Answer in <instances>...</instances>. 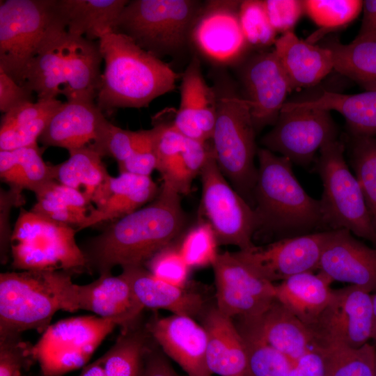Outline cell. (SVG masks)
Listing matches in <instances>:
<instances>
[{
  "instance_id": "6da1fadb",
  "label": "cell",
  "mask_w": 376,
  "mask_h": 376,
  "mask_svg": "<svg viewBox=\"0 0 376 376\" xmlns=\"http://www.w3.org/2000/svg\"><path fill=\"white\" fill-rule=\"evenodd\" d=\"M185 224L180 194L163 183L154 201L115 220L81 249L89 273L144 265L180 235Z\"/></svg>"
},
{
  "instance_id": "7a4b0ae2",
  "label": "cell",
  "mask_w": 376,
  "mask_h": 376,
  "mask_svg": "<svg viewBox=\"0 0 376 376\" xmlns=\"http://www.w3.org/2000/svg\"><path fill=\"white\" fill-rule=\"evenodd\" d=\"M98 41L104 70L96 104L102 112L145 107L175 89L178 74L126 36L111 30Z\"/></svg>"
},
{
  "instance_id": "3957f363",
  "label": "cell",
  "mask_w": 376,
  "mask_h": 376,
  "mask_svg": "<svg viewBox=\"0 0 376 376\" xmlns=\"http://www.w3.org/2000/svg\"><path fill=\"white\" fill-rule=\"evenodd\" d=\"M257 180L253 190L258 229L278 240L306 235L324 226L320 200L311 197L292 171L290 160L258 148Z\"/></svg>"
},
{
  "instance_id": "277c9868",
  "label": "cell",
  "mask_w": 376,
  "mask_h": 376,
  "mask_svg": "<svg viewBox=\"0 0 376 376\" xmlns=\"http://www.w3.org/2000/svg\"><path fill=\"white\" fill-rule=\"evenodd\" d=\"M73 273L24 270L0 274V336L36 330L42 334L58 311L79 309Z\"/></svg>"
},
{
  "instance_id": "5b68a950",
  "label": "cell",
  "mask_w": 376,
  "mask_h": 376,
  "mask_svg": "<svg viewBox=\"0 0 376 376\" xmlns=\"http://www.w3.org/2000/svg\"><path fill=\"white\" fill-rule=\"evenodd\" d=\"M214 77L217 115L211 141L216 160L232 187L253 207L258 148L250 107L226 74Z\"/></svg>"
},
{
  "instance_id": "8992f818",
  "label": "cell",
  "mask_w": 376,
  "mask_h": 376,
  "mask_svg": "<svg viewBox=\"0 0 376 376\" xmlns=\"http://www.w3.org/2000/svg\"><path fill=\"white\" fill-rule=\"evenodd\" d=\"M66 33L56 0L1 1L0 70L25 86L33 58Z\"/></svg>"
},
{
  "instance_id": "52a82bcc",
  "label": "cell",
  "mask_w": 376,
  "mask_h": 376,
  "mask_svg": "<svg viewBox=\"0 0 376 376\" xmlns=\"http://www.w3.org/2000/svg\"><path fill=\"white\" fill-rule=\"evenodd\" d=\"M204 3L197 0H132L112 31L126 36L159 58L186 49Z\"/></svg>"
},
{
  "instance_id": "ba28073f",
  "label": "cell",
  "mask_w": 376,
  "mask_h": 376,
  "mask_svg": "<svg viewBox=\"0 0 376 376\" xmlns=\"http://www.w3.org/2000/svg\"><path fill=\"white\" fill-rule=\"evenodd\" d=\"M75 228L21 208L12 231V267L24 270L88 272Z\"/></svg>"
},
{
  "instance_id": "9c48e42d",
  "label": "cell",
  "mask_w": 376,
  "mask_h": 376,
  "mask_svg": "<svg viewBox=\"0 0 376 376\" xmlns=\"http://www.w3.org/2000/svg\"><path fill=\"white\" fill-rule=\"evenodd\" d=\"M343 144L335 139L320 150L316 170L323 185L320 199L324 226L346 229L376 248V231L359 182L344 157Z\"/></svg>"
},
{
  "instance_id": "30bf717a",
  "label": "cell",
  "mask_w": 376,
  "mask_h": 376,
  "mask_svg": "<svg viewBox=\"0 0 376 376\" xmlns=\"http://www.w3.org/2000/svg\"><path fill=\"white\" fill-rule=\"evenodd\" d=\"M118 321L97 315L66 318L50 324L34 345L41 376H63L84 367Z\"/></svg>"
},
{
  "instance_id": "8fae6325",
  "label": "cell",
  "mask_w": 376,
  "mask_h": 376,
  "mask_svg": "<svg viewBox=\"0 0 376 376\" xmlns=\"http://www.w3.org/2000/svg\"><path fill=\"white\" fill-rule=\"evenodd\" d=\"M200 175L201 210L218 244L235 246L242 251L253 247V235L258 230L254 208L226 180L218 166L214 152Z\"/></svg>"
},
{
  "instance_id": "7c38bea8",
  "label": "cell",
  "mask_w": 376,
  "mask_h": 376,
  "mask_svg": "<svg viewBox=\"0 0 376 376\" xmlns=\"http://www.w3.org/2000/svg\"><path fill=\"white\" fill-rule=\"evenodd\" d=\"M306 327L312 350L331 345L360 347L372 338V295L354 285L332 290L327 306Z\"/></svg>"
},
{
  "instance_id": "4fadbf2b",
  "label": "cell",
  "mask_w": 376,
  "mask_h": 376,
  "mask_svg": "<svg viewBox=\"0 0 376 376\" xmlns=\"http://www.w3.org/2000/svg\"><path fill=\"white\" fill-rule=\"evenodd\" d=\"M337 133L330 111L285 102L275 125L260 143L292 163L306 166L324 144L336 139Z\"/></svg>"
},
{
  "instance_id": "5bb4252c",
  "label": "cell",
  "mask_w": 376,
  "mask_h": 376,
  "mask_svg": "<svg viewBox=\"0 0 376 376\" xmlns=\"http://www.w3.org/2000/svg\"><path fill=\"white\" fill-rule=\"evenodd\" d=\"M212 267L215 305L229 317L258 318L275 299V284L258 274L235 252L219 253Z\"/></svg>"
},
{
  "instance_id": "9a60e30c",
  "label": "cell",
  "mask_w": 376,
  "mask_h": 376,
  "mask_svg": "<svg viewBox=\"0 0 376 376\" xmlns=\"http://www.w3.org/2000/svg\"><path fill=\"white\" fill-rule=\"evenodd\" d=\"M331 230L277 240L265 246L235 252L258 274L274 283L306 272L318 270Z\"/></svg>"
},
{
  "instance_id": "2e32d148",
  "label": "cell",
  "mask_w": 376,
  "mask_h": 376,
  "mask_svg": "<svg viewBox=\"0 0 376 376\" xmlns=\"http://www.w3.org/2000/svg\"><path fill=\"white\" fill-rule=\"evenodd\" d=\"M240 80L256 132L274 126L292 91L274 51L260 52L246 60L240 70Z\"/></svg>"
},
{
  "instance_id": "e0dca14e",
  "label": "cell",
  "mask_w": 376,
  "mask_h": 376,
  "mask_svg": "<svg viewBox=\"0 0 376 376\" xmlns=\"http://www.w3.org/2000/svg\"><path fill=\"white\" fill-rule=\"evenodd\" d=\"M241 1H207L196 22L191 42L210 60L229 63L248 45L239 19Z\"/></svg>"
},
{
  "instance_id": "ac0fdd59",
  "label": "cell",
  "mask_w": 376,
  "mask_h": 376,
  "mask_svg": "<svg viewBox=\"0 0 376 376\" xmlns=\"http://www.w3.org/2000/svg\"><path fill=\"white\" fill-rule=\"evenodd\" d=\"M146 327L162 352L187 376H212L207 364V333L194 318L175 315H154Z\"/></svg>"
},
{
  "instance_id": "d6986e66",
  "label": "cell",
  "mask_w": 376,
  "mask_h": 376,
  "mask_svg": "<svg viewBox=\"0 0 376 376\" xmlns=\"http://www.w3.org/2000/svg\"><path fill=\"white\" fill-rule=\"evenodd\" d=\"M110 125L96 103L67 101L54 113L38 140L45 147L69 152L87 146L99 153Z\"/></svg>"
},
{
  "instance_id": "ffe728a7",
  "label": "cell",
  "mask_w": 376,
  "mask_h": 376,
  "mask_svg": "<svg viewBox=\"0 0 376 376\" xmlns=\"http://www.w3.org/2000/svg\"><path fill=\"white\" fill-rule=\"evenodd\" d=\"M318 270L332 281L348 283L370 293L376 291V248L363 244L348 230H331Z\"/></svg>"
},
{
  "instance_id": "44dd1931",
  "label": "cell",
  "mask_w": 376,
  "mask_h": 376,
  "mask_svg": "<svg viewBox=\"0 0 376 376\" xmlns=\"http://www.w3.org/2000/svg\"><path fill=\"white\" fill-rule=\"evenodd\" d=\"M217 115V96L203 76L195 55L182 75L180 102L172 125L184 136L212 140Z\"/></svg>"
},
{
  "instance_id": "7402d4cb",
  "label": "cell",
  "mask_w": 376,
  "mask_h": 376,
  "mask_svg": "<svg viewBox=\"0 0 376 376\" xmlns=\"http://www.w3.org/2000/svg\"><path fill=\"white\" fill-rule=\"evenodd\" d=\"M201 317L207 333V364L212 374L250 376L245 345L233 318L216 305L207 306Z\"/></svg>"
},
{
  "instance_id": "603a6c76",
  "label": "cell",
  "mask_w": 376,
  "mask_h": 376,
  "mask_svg": "<svg viewBox=\"0 0 376 376\" xmlns=\"http://www.w3.org/2000/svg\"><path fill=\"white\" fill-rule=\"evenodd\" d=\"M79 310L94 313L106 319L117 320L120 328L141 319L143 307L136 300L127 279L120 274L99 275L91 283L77 285Z\"/></svg>"
},
{
  "instance_id": "cb8c5ba5",
  "label": "cell",
  "mask_w": 376,
  "mask_h": 376,
  "mask_svg": "<svg viewBox=\"0 0 376 376\" xmlns=\"http://www.w3.org/2000/svg\"><path fill=\"white\" fill-rule=\"evenodd\" d=\"M122 269L121 274L143 308L165 309L175 315L194 318L201 317L207 307L198 292L163 281L144 265L127 266Z\"/></svg>"
},
{
  "instance_id": "d4e9b609",
  "label": "cell",
  "mask_w": 376,
  "mask_h": 376,
  "mask_svg": "<svg viewBox=\"0 0 376 376\" xmlns=\"http://www.w3.org/2000/svg\"><path fill=\"white\" fill-rule=\"evenodd\" d=\"M274 45L292 90L313 86L334 70L327 47L301 40L292 31L282 33Z\"/></svg>"
},
{
  "instance_id": "484cf974",
  "label": "cell",
  "mask_w": 376,
  "mask_h": 376,
  "mask_svg": "<svg viewBox=\"0 0 376 376\" xmlns=\"http://www.w3.org/2000/svg\"><path fill=\"white\" fill-rule=\"evenodd\" d=\"M65 86L67 101L94 102L101 79L103 60L99 41L68 33L63 48Z\"/></svg>"
},
{
  "instance_id": "4316f807",
  "label": "cell",
  "mask_w": 376,
  "mask_h": 376,
  "mask_svg": "<svg viewBox=\"0 0 376 376\" xmlns=\"http://www.w3.org/2000/svg\"><path fill=\"white\" fill-rule=\"evenodd\" d=\"M152 340L141 319L121 327L114 344L83 367L79 376H144L145 356Z\"/></svg>"
},
{
  "instance_id": "83f0119b",
  "label": "cell",
  "mask_w": 376,
  "mask_h": 376,
  "mask_svg": "<svg viewBox=\"0 0 376 376\" xmlns=\"http://www.w3.org/2000/svg\"><path fill=\"white\" fill-rule=\"evenodd\" d=\"M239 319L249 323L268 345L288 357L293 367L312 350L306 326L276 299L260 317Z\"/></svg>"
},
{
  "instance_id": "f1b7e54d",
  "label": "cell",
  "mask_w": 376,
  "mask_h": 376,
  "mask_svg": "<svg viewBox=\"0 0 376 376\" xmlns=\"http://www.w3.org/2000/svg\"><path fill=\"white\" fill-rule=\"evenodd\" d=\"M332 281L324 274L306 272L275 284V299L306 326L313 323L328 304Z\"/></svg>"
},
{
  "instance_id": "f546056e",
  "label": "cell",
  "mask_w": 376,
  "mask_h": 376,
  "mask_svg": "<svg viewBox=\"0 0 376 376\" xmlns=\"http://www.w3.org/2000/svg\"><path fill=\"white\" fill-rule=\"evenodd\" d=\"M70 36L99 39L112 26L127 0H56Z\"/></svg>"
},
{
  "instance_id": "4dcf8cb0",
  "label": "cell",
  "mask_w": 376,
  "mask_h": 376,
  "mask_svg": "<svg viewBox=\"0 0 376 376\" xmlns=\"http://www.w3.org/2000/svg\"><path fill=\"white\" fill-rule=\"evenodd\" d=\"M287 103L292 107L336 111L345 118L354 136L376 135V88L353 95L324 91L315 99Z\"/></svg>"
},
{
  "instance_id": "1f68e13d",
  "label": "cell",
  "mask_w": 376,
  "mask_h": 376,
  "mask_svg": "<svg viewBox=\"0 0 376 376\" xmlns=\"http://www.w3.org/2000/svg\"><path fill=\"white\" fill-rule=\"evenodd\" d=\"M36 203L31 211L52 221L78 229L84 224L90 213L91 202L84 194L51 180L34 192Z\"/></svg>"
},
{
  "instance_id": "d6a6232c",
  "label": "cell",
  "mask_w": 376,
  "mask_h": 376,
  "mask_svg": "<svg viewBox=\"0 0 376 376\" xmlns=\"http://www.w3.org/2000/svg\"><path fill=\"white\" fill-rule=\"evenodd\" d=\"M0 176L10 188L33 192L54 180L52 165L44 162L38 144L0 150Z\"/></svg>"
},
{
  "instance_id": "836d02e7",
  "label": "cell",
  "mask_w": 376,
  "mask_h": 376,
  "mask_svg": "<svg viewBox=\"0 0 376 376\" xmlns=\"http://www.w3.org/2000/svg\"><path fill=\"white\" fill-rule=\"evenodd\" d=\"M69 158L52 165L54 178L57 182L79 190L91 203L95 192L110 175L102 156L90 147L69 151Z\"/></svg>"
},
{
  "instance_id": "e575fe53",
  "label": "cell",
  "mask_w": 376,
  "mask_h": 376,
  "mask_svg": "<svg viewBox=\"0 0 376 376\" xmlns=\"http://www.w3.org/2000/svg\"><path fill=\"white\" fill-rule=\"evenodd\" d=\"M324 47L331 52L334 70L366 90L376 88V40L356 37L349 44L333 40Z\"/></svg>"
},
{
  "instance_id": "d590c367",
  "label": "cell",
  "mask_w": 376,
  "mask_h": 376,
  "mask_svg": "<svg viewBox=\"0 0 376 376\" xmlns=\"http://www.w3.org/2000/svg\"><path fill=\"white\" fill-rule=\"evenodd\" d=\"M68 33L31 63L25 86L36 93L37 100L56 99L65 86L63 48Z\"/></svg>"
},
{
  "instance_id": "8d00e7d4",
  "label": "cell",
  "mask_w": 376,
  "mask_h": 376,
  "mask_svg": "<svg viewBox=\"0 0 376 376\" xmlns=\"http://www.w3.org/2000/svg\"><path fill=\"white\" fill-rule=\"evenodd\" d=\"M243 338L250 376H290L293 365L281 352L268 345L247 322L236 324Z\"/></svg>"
},
{
  "instance_id": "74e56055",
  "label": "cell",
  "mask_w": 376,
  "mask_h": 376,
  "mask_svg": "<svg viewBox=\"0 0 376 376\" xmlns=\"http://www.w3.org/2000/svg\"><path fill=\"white\" fill-rule=\"evenodd\" d=\"M212 141L185 138L180 155L161 172L163 183L180 194H187L194 178L200 174L209 157L214 153Z\"/></svg>"
},
{
  "instance_id": "f35d334b",
  "label": "cell",
  "mask_w": 376,
  "mask_h": 376,
  "mask_svg": "<svg viewBox=\"0 0 376 376\" xmlns=\"http://www.w3.org/2000/svg\"><path fill=\"white\" fill-rule=\"evenodd\" d=\"M312 350L321 358L324 376H375L376 349L369 343L358 348L331 345Z\"/></svg>"
},
{
  "instance_id": "ab89813d",
  "label": "cell",
  "mask_w": 376,
  "mask_h": 376,
  "mask_svg": "<svg viewBox=\"0 0 376 376\" xmlns=\"http://www.w3.org/2000/svg\"><path fill=\"white\" fill-rule=\"evenodd\" d=\"M159 193L157 185L134 192L107 194L93 208L84 224L77 231L107 221L120 219L155 198Z\"/></svg>"
},
{
  "instance_id": "60d3db41",
  "label": "cell",
  "mask_w": 376,
  "mask_h": 376,
  "mask_svg": "<svg viewBox=\"0 0 376 376\" xmlns=\"http://www.w3.org/2000/svg\"><path fill=\"white\" fill-rule=\"evenodd\" d=\"M355 138L352 163L376 231V139Z\"/></svg>"
},
{
  "instance_id": "b9f144b4",
  "label": "cell",
  "mask_w": 376,
  "mask_h": 376,
  "mask_svg": "<svg viewBox=\"0 0 376 376\" xmlns=\"http://www.w3.org/2000/svg\"><path fill=\"white\" fill-rule=\"evenodd\" d=\"M305 13L323 31L346 25L363 9L360 0H306Z\"/></svg>"
},
{
  "instance_id": "7bdbcfd3",
  "label": "cell",
  "mask_w": 376,
  "mask_h": 376,
  "mask_svg": "<svg viewBox=\"0 0 376 376\" xmlns=\"http://www.w3.org/2000/svg\"><path fill=\"white\" fill-rule=\"evenodd\" d=\"M218 245L212 227L204 221L189 230L178 249L190 269L199 268L212 266L219 254Z\"/></svg>"
},
{
  "instance_id": "ee69618b",
  "label": "cell",
  "mask_w": 376,
  "mask_h": 376,
  "mask_svg": "<svg viewBox=\"0 0 376 376\" xmlns=\"http://www.w3.org/2000/svg\"><path fill=\"white\" fill-rule=\"evenodd\" d=\"M36 363L34 345L21 334L0 336V376H31Z\"/></svg>"
},
{
  "instance_id": "f6af8a7d",
  "label": "cell",
  "mask_w": 376,
  "mask_h": 376,
  "mask_svg": "<svg viewBox=\"0 0 376 376\" xmlns=\"http://www.w3.org/2000/svg\"><path fill=\"white\" fill-rule=\"evenodd\" d=\"M239 19L248 45L264 47L274 44L276 32L269 20L263 1H241Z\"/></svg>"
},
{
  "instance_id": "bcb514c9",
  "label": "cell",
  "mask_w": 376,
  "mask_h": 376,
  "mask_svg": "<svg viewBox=\"0 0 376 376\" xmlns=\"http://www.w3.org/2000/svg\"><path fill=\"white\" fill-rule=\"evenodd\" d=\"M144 266L163 281L181 288L187 287L190 267L178 247L171 245L165 247L152 256Z\"/></svg>"
},
{
  "instance_id": "7dc6e473",
  "label": "cell",
  "mask_w": 376,
  "mask_h": 376,
  "mask_svg": "<svg viewBox=\"0 0 376 376\" xmlns=\"http://www.w3.org/2000/svg\"><path fill=\"white\" fill-rule=\"evenodd\" d=\"M152 130L157 159V170L161 173L180 155L186 137L174 127L172 123H164L155 118Z\"/></svg>"
},
{
  "instance_id": "c3c4849f",
  "label": "cell",
  "mask_w": 376,
  "mask_h": 376,
  "mask_svg": "<svg viewBox=\"0 0 376 376\" xmlns=\"http://www.w3.org/2000/svg\"><path fill=\"white\" fill-rule=\"evenodd\" d=\"M118 164L120 173L150 176L157 169V159L154 148L153 130L138 131V137L132 155Z\"/></svg>"
},
{
  "instance_id": "681fc988",
  "label": "cell",
  "mask_w": 376,
  "mask_h": 376,
  "mask_svg": "<svg viewBox=\"0 0 376 376\" xmlns=\"http://www.w3.org/2000/svg\"><path fill=\"white\" fill-rule=\"evenodd\" d=\"M57 109L16 128L0 131V150H15L37 144V140Z\"/></svg>"
},
{
  "instance_id": "f907efd6",
  "label": "cell",
  "mask_w": 376,
  "mask_h": 376,
  "mask_svg": "<svg viewBox=\"0 0 376 376\" xmlns=\"http://www.w3.org/2000/svg\"><path fill=\"white\" fill-rule=\"evenodd\" d=\"M263 3L269 20L276 33L292 31L305 12L304 1L265 0Z\"/></svg>"
},
{
  "instance_id": "816d5d0a",
  "label": "cell",
  "mask_w": 376,
  "mask_h": 376,
  "mask_svg": "<svg viewBox=\"0 0 376 376\" xmlns=\"http://www.w3.org/2000/svg\"><path fill=\"white\" fill-rule=\"evenodd\" d=\"M62 102L57 99L37 100L36 102L21 104L3 113L1 120L0 131L14 129L24 125L57 109Z\"/></svg>"
},
{
  "instance_id": "f5cc1de1",
  "label": "cell",
  "mask_w": 376,
  "mask_h": 376,
  "mask_svg": "<svg viewBox=\"0 0 376 376\" xmlns=\"http://www.w3.org/2000/svg\"><path fill=\"white\" fill-rule=\"evenodd\" d=\"M137 137L138 131L124 130L111 123L100 155L109 156L118 163L123 162L133 152Z\"/></svg>"
},
{
  "instance_id": "db71d44e",
  "label": "cell",
  "mask_w": 376,
  "mask_h": 376,
  "mask_svg": "<svg viewBox=\"0 0 376 376\" xmlns=\"http://www.w3.org/2000/svg\"><path fill=\"white\" fill-rule=\"evenodd\" d=\"M1 228L0 249L1 263L6 264L10 253V240L12 231L9 226V215L13 207L20 205L24 202L22 191L10 188L8 191L1 189Z\"/></svg>"
},
{
  "instance_id": "11a10c76",
  "label": "cell",
  "mask_w": 376,
  "mask_h": 376,
  "mask_svg": "<svg viewBox=\"0 0 376 376\" xmlns=\"http://www.w3.org/2000/svg\"><path fill=\"white\" fill-rule=\"evenodd\" d=\"M33 92L20 86L0 70V111L6 113L11 109L33 100Z\"/></svg>"
},
{
  "instance_id": "9f6ffc18",
  "label": "cell",
  "mask_w": 376,
  "mask_h": 376,
  "mask_svg": "<svg viewBox=\"0 0 376 376\" xmlns=\"http://www.w3.org/2000/svg\"><path fill=\"white\" fill-rule=\"evenodd\" d=\"M144 376H180L154 340L145 356Z\"/></svg>"
},
{
  "instance_id": "6f0895ef",
  "label": "cell",
  "mask_w": 376,
  "mask_h": 376,
  "mask_svg": "<svg viewBox=\"0 0 376 376\" xmlns=\"http://www.w3.org/2000/svg\"><path fill=\"white\" fill-rule=\"evenodd\" d=\"M362 10V22L357 37L376 40V0L363 1Z\"/></svg>"
},
{
  "instance_id": "680465c9",
  "label": "cell",
  "mask_w": 376,
  "mask_h": 376,
  "mask_svg": "<svg viewBox=\"0 0 376 376\" xmlns=\"http://www.w3.org/2000/svg\"><path fill=\"white\" fill-rule=\"evenodd\" d=\"M373 301V336L376 333V293L372 295Z\"/></svg>"
},
{
  "instance_id": "91938a15",
  "label": "cell",
  "mask_w": 376,
  "mask_h": 376,
  "mask_svg": "<svg viewBox=\"0 0 376 376\" xmlns=\"http://www.w3.org/2000/svg\"><path fill=\"white\" fill-rule=\"evenodd\" d=\"M375 376H376V352L375 355V367H374Z\"/></svg>"
},
{
  "instance_id": "94428289",
  "label": "cell",
  "mask_w": 376,
  "mask_h": 376,
  "mask_svg": "<svg viewBox=\"0 0 376 376\" xmlns=\"http://www.w3.org/2000/svg\"><path fill=\"white\" fill-rule=\"evenodd\" d=\"M372 339H374L376 340V333L373 336Z\"/></svg>"
}]
</instances>
